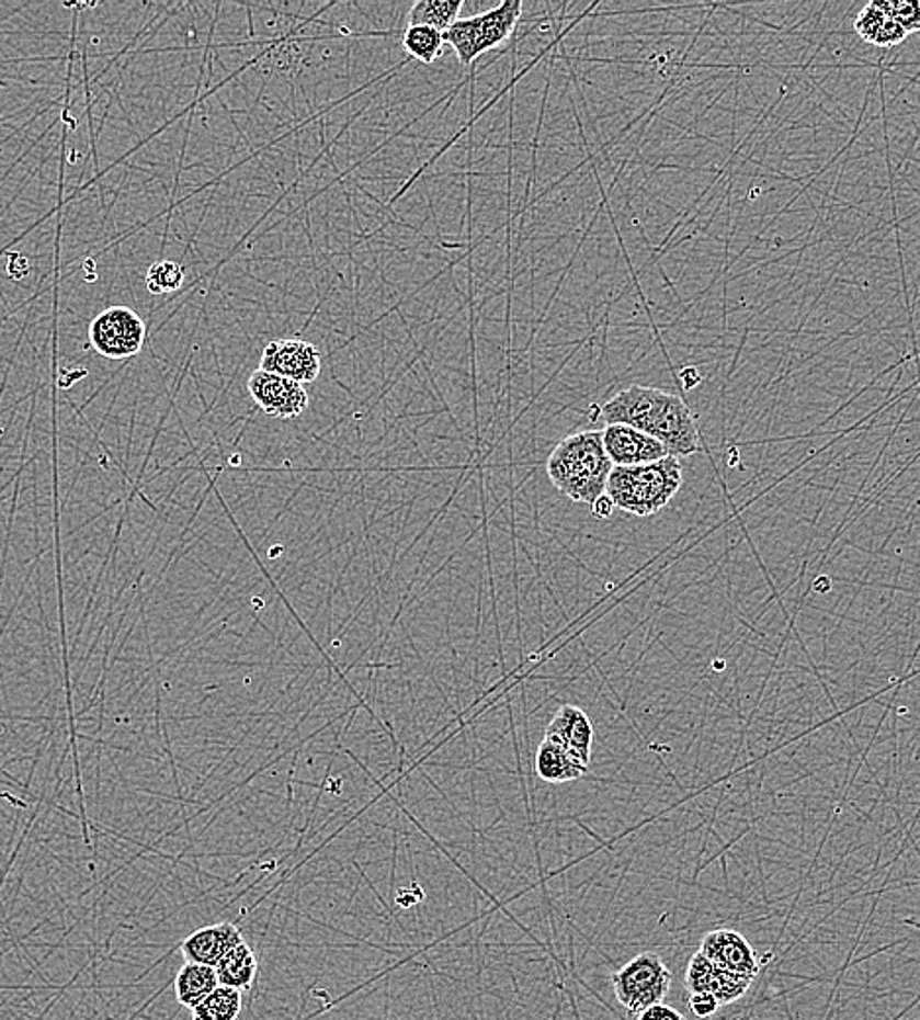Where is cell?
<instances>
[{
	"label": "cell",
	"instance_id": "4",
	"mask_svg": "<svg viewBox=\"0 0 920 1020\" xmlns=\"http://www.w3.org/2000/svg\"><path fill=\"white\" fill-rule=\"evenodd\" d=\"M521 16V0H504L499 7L487 10L484 14H477L472 19H457L442 34V39L456 52L462 66H472L477 57L509 39Z\"/></svg>",
	"mask_w": 920,
	"mask_h": 1020
},
{
	"label": "cell",
	"instance_id": "19",
	"mask_svg": "<svg viewBox=\"0 0 920 1020\" xmlns=\"http://www.w3.org/2000/svg\"><path fill=\"white\" fill-rule=\"evenodd\" d=\"M185 271L175 261H154L146 273V287L151 295H169L183 287Z\"/></svg>",
	"mask_w": 920,
	"mask_h": 1020
},
{
	"label": "cell",
	"instance_id": "13",
	"mask_svg": "<svg viewBox=\"0 0 920 1020\" xmlns=\"http://www.w3.org/2000/svg\"><path fill=\"white\" fill-rule=\"evenodd\" d=\"M534 768H536L539 780L552 783V785L579 780L589 771V768L576 760L564 746L548 738L539 743Z\"/></svg>",
	"mask_w": 920,
	"mask_h": 1020
},
{
	"label": "cell",
	"instance_id": "26",
	"mask_svg": "<svg viewBox=\"0 0 920 1020\" xmlns=\"http://www.w3.org/2000/svg\"><path fill=\"white\" fill-rule=\"evenodd\" d=\"M591 510L595 514L597 519H611V514L614 512V505L606 495H601L593 505H591Z\"/></svg>",
	"mask_w": 920,
	"mask_h": 1020
},
{
	"label": "cell",
	"instance_id": "20",
	"mask_svg": "<svg viewBox=\"0 0 920 1020\" xmlns=\"http://www.w3.org/2000/svg\"><path fill=\"white\" fill-rule=\"evenodd\" d=\"M752 977L730 974V972H725V970H718V967H716L715 989H713V995H715L716 1001H718L720 1007L732 1005V1002L738 1001L740 997H743V995L748 993V989L752 987Z\"/></svg>",
	"mask_w": 920,
	"mask_h": 1020
},
{
	"label": "cell",
	"instance_id": "1",
	"mask_svg": "<svg viewBox=\"0 0 920 1020\" xmlns=\"http://www.w3.org/2000/svg\"><path fill=\"white\" fill-rule=\"evenodd\" d=\"M606 424H626L658 440L671 457L701 450L695 418L688 403L668 390L631 385L599 408Z\"/></svg>",
	"mask_w": 920,
	"mask_h": 1020
},
{
	"label": "cell",
	"instance_id": "2",
	"mask_svg": "<svg viewBox=\"0 0 920 1020\" xmlns=\"http://www.w3.org/2000/svg\"><path fill=\"white\" fill-rule=\"evenodd\" d=\"M611 469L613 464L604 454L601 430H583L564 438L546 464L554 487L567 499L583 505H593L604 495Z\"/></svg>",
	"mask_w": 920,
	"mask_h": 1020
},
{
	"label": "cell",
	"instance_id": "10",
	"mask_svg": "<svg viewBox=\"0 0 920 1020\" xmlns=\"http://www.w3.org/2000/svg\"><path fill=\"white\" fill-rule=\"evenodd\" d=\"M603 434L604 454L611 460L613 467H636V465L654 464L668 457L663 445L646 437L640 430L626 424H606Z\"/></svg>",
	"mask_w": 920,
	"mask_h": 1020
},
{
	"label": "cell",
	"instance_id": "24",
	"mask_svg": "<svg viewBox=\"0 0 920 1020\" xmlns=\"http://www.w3.org/2000/svg\"><path fill=\"white\" fill-rule=\"evenodd\" d=\"M689 1009L697 1019H708V1017L716 1015V1011L720 1009V1005L716 1001L713 993H691Z\"/></svg>",
	"mask_w": 920,
	"mask_h": 1020
},
{
	"label": "cell",
	"instance_id": "23",
	"mask_svg": "<svg viewBox=\"0 0 920 1020\" xmlns=\"http://www.w3.org/2000/svg\"><path fill=\"white\" fill-rule=\"evenodd\" d=\"M885 14H887V12H885ZM907 36H909V34H907L895 20L887 16L884 24L877 30V34H875L872 44L877 47H893L897 46V44H901L902 39Z\"/></svg>",
	"mask_w": 920,
	"mask_h": 1020
},
{
	"label": "cell",
	"instance_id": "8",
	"mask_svg": "<svg viewBox=\"0 0 920 1020\" xmlns=\"http://www.w3.org/2000/svg\"><path fill=\"white\" fill-rule=\"evenodd\" d=\"M320 352L305 340H273L261 355V372L273 373L300 385L313 383L320 375Z\"/></svg>",
	"mask_w": 920,
	"mask_h": 1020
},
{
	"label": "cell",
	"instance_id": "5",
	"mask_svg": "<svg viewBox=\"0 0 920 1020\" xmlns=\"http://www.w3.org/2000/svg\"><path fill=\"white\" fill-rule=\"evenodd\" d=\"M611 984L616 1001L636 1017L651 1005L663 1002L670 993L671 972L660 955L644 952L614 972Z\"/></svg>",
	"mask_w": 920,
	"mask_h": 1020
},
{
	"label": "cell",
	"instance_id": "22",
	"mask_svg": "<svg viewBox=\"0 0 920 1020\" xmlns=\"http://www.w3.org/2000/svg\"><path fill=\"white\" fill-rule=\"evenodd\" d=\"M889 19L895 20L907 34L919 32L920 7L917 0H882Z\"/></svg>",
	"mask_w": 920,
	"mask_h": 1020
},
{
	"label": "cell",
	"instance_id": "14",
	"mask_svg": "<svg viewBox=\"0 0 920 1020\" xmlns=\"http://www.w3.org/2000/svg\"><path fill=\"white\" fill-rule=\"evenodd\" d=\"M214 970L218 975V984L224 985V987H232L238 991H246V989H250L253 979H255V974H258V957H255V952L251 950L250 944L242 940L240 944L230 948L218 960V964L214 965Z\"/></svg>",
	"mask_w": 920,
	"mask_h": 1020
},
{
	"label": "cell",
	"instance_id": "21",
	"mask_svg": "<svg viewBox=\"0 0 920 1020\" xmlns=\"http://www.w3.org/2000/svg\"><path fill=\"white\" fill-rule=\"evenodd\" d=\"M716 967L705 955L697 952L691 957L688 967V989L691 993H713L715 989Z\"/></svg>",
	"mask_w": 920,
	"mask_h": 1020
},
{
	"label": "cell",
	"instance_id": "3",
	"mask_svg": "<svg viewBox=\"0 0 920 1020\" xmlns=\"http://www.w3.org/2000/svg\"><path fill=\"white\" fill-rule=\"evenodd\" d=\"M683 485V467L679 457H663L654 464L636 467H613L604 495L614 509L624 510L638 519H648L666 509Z\"/></svg>",
	"mask_w": 920,
	"mask_h": 1020
},
{
	"label": "cell",
	"instance_id": "16",
	"mask_svg": "<svg viewBox=\"0 0 920 1020\" xmlns=\"http://www.w3.org/2000/svg\"><path fill=\"white\" fill-rule=\"evenodd\" d=\"M464 0H419L409 10V26H427L444 34L457 19Z\"/></svg>",
	"mask_w": 920,
	"mask_h": 1020
},
{
	"label": "cell",
	"instance_id": "18",
	"mask_svg": "<svg viewBox=\"0 0 920 1020\" xmlns=\"http://www.w3.org/2000/svg\"><path fill=\"white\" fill-rule=\"evenodd\" d=\"M444 39L442 34L436 30L427 29V26H407L402 34V49L410 57L419 59L420 64H434L436 57L442 54Z\"/></svg>",
	"mask_w": 920,
	"mask_h": 1020
},
{
	"label": "cell",
	"instance_id": "12",
	"mask_svg": "<svg viewBox=\"0 0 920 1020\" xmlns=\"http://www.w3.org/2000/svg\"><path fill=\"white\" fill-rule=\"evenodd\" d=\"M242 932L232 922H220L213 927L198 928L181 942V954L193 964L214 965L230 948L242 942Z\"/></svg>",
	"mask_w": 920,
	"mask_h": 1020
},
{
	"label": "cell",
	"instance_id": "25",
	"mask_svg": "<svg viewBox=\"0 0 920 1020\" xmlns=\"http://www.w3.org/2000/svg\"><path fill=\"white\" fill-rule=\"evenodd\" d=\"M636 1020H685V1017L670 1005L658 1002L636 1015Z\"/></svg>",
	"mask_w": 920,
	"mask_h": 1020
},
{
	"label": "cell",
	"instance_id": "6",
	"mask_svg": "<svg viewBox=\"0 0 920 1020\" xmlns=\"http://www.w3.org/2000/svg\"><path fill=\"white\" fill-rule=\"evenodd\" d=\"M146 325L128 306H111L94 316L89 326V342L106 360H128L141 352Z\"/></svg>",
	"mask_w": 920,
	"mask_h": 1020
},
{
	"label": "cell",
	"instance_id": "9",
	"mask_svg": "<svg viewBox=\"0 0 920 1020\" xmlns=\"http://www.w3.org/2000/svg\"><path fill=\"white\" fill-rule=\"evenodd\" d=\"M698 952L705 955L715 967L730 972V974L746 975V977L756 979V975L762 970V964L753 952L752 944L740 932L730 930V928L708 932L707 937L703 938Z\"/></svg>",
	"mask_w": 920,
	"mask_h": 1020
},
{
	"label": "cell",
	"instance_id": "7",
	"mask_svg": "<svg viewBox=\"0 0 920 1020\" xmlns=\"http://www.w3.org/2000/svg\"><path fill=\"white\" fill-rule=\"evenodd\" d=\"M248 390L253 403L270 417L297 418L308 407V393L297 381L285 379L273 373H251Z\"/></svg>",
	"mask_w": 920,
	"mask_h": 1020
},
{
	"label": "cell",
	"instance_id": "17",
	"mask_svg": "<svg viewBox=\"0 0 920 1020\" xmlns=\"http://www.w3.org/2000/svg\"><path fill=\"white\" fill-rule=\"evenodd\" d=\"M242 1012V991L218 985L208 997L191 1009L193 1020H238Z\"/></svg>",
	"mask_w": 920,
	"mask_h": 1020
},
{
	"label": "cell",
	"instance_id": "11",
	"mask_svg": "<svg viewBox=\"0 0 920 1020\" xmlns=\"http://www.w3.org/2000/svg\"><path fill=\"white\" fill-rule=\"evenodd\" d=\"M593 736L595 730L591 718L579 706L573 705L559 706L558 713L554 714L544 734V738L564 746L586 768L591 763Z\"/></svg>",
	"mask_w": 920,
	"mask_h": 1020
},
{
	"label": "cell",
	"instance_id": "15",
	"mask_svg": "<svg viewBox=\"0 0 920 1020\" xmlns=\"http://www.w3.org/2000/svg\"><path fill=\"white\" fill-rule=\"evenodd\" d=\"M218 975L211 965L186 962L175 975V997L185 1009H195L198 1002L208 997L218 987Z\"/></svg>",
	"mask_w": 920,
	"mask_h": 1020
}]
</instances>
